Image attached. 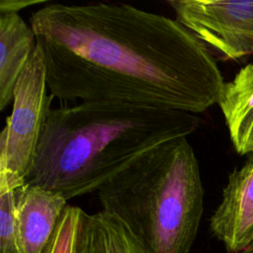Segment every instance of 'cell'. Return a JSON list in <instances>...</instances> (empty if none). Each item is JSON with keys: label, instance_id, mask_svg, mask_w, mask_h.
<instances>
[{"label": "cell", "instance_id": "5", "mask_svg": "<svg viewBox=\"0 0 253 253\" xmlns=\"http://www.w3.org/2000/svg\"><path fill=\"white\" fill-rule=\"evenodd\" d=\"M175 19L223 58L253 54V1L168 0Z\"/></svg>", "mask_w": 253, "mask_h": 253}, {"label": "cell", "instance_id": "14", "mask_svg": "<svg viewBox=\"0 0 253 253\" xmlns=\"http://www.w3.org/2000/svg\"><path fill=\"white\" fill-rule=\"evenodd\" d=\"M238 253H253V243L249 247H247L246 249H244Z\"/></svg>", "mask_w": 253, "mask_h": 253}, {"label": "cell", "instance_id": "8", "mask_svg": "<svg viewBox=\"0 0 253 253\" xmlns=\"http://www.w3.org/2000/svg\"><path fill=\"white\" fill-rule=\"evenodd\" d=\"M37 46V37L19 13L0 14V111L13 102L15 85Z\"/></svg>", "mask_w": 253, "mask_h": 253}, {"label": "cell", "instance_id": "1", "mask_svg": "<svg viewBox=\"0 0 253 253\" xmlns=\"http://www.w3.org/2000/svg\"><path fill=\"white\" fill-rule=\"evenodd\" d=\"M30 25L49 94L64 104L115 102L203 113L225 81L209 47L176 19L126 3H51Z\"/></svg>", "mask_w": 253, "mask_h": 253}, {"label": "cell", "instance_id": "7", "mask_svg": "<svg viewBox=\"0 0 253 253\" xmlns=\"http://www.w3.org/2000/svg\"><path fill=\"white\" fill-rule=\"evenodd\" d=\"M18 253H41L67 207L59 193L26 183L15 190Z\"/></svg>", "mask_w": 253, "mask_h": 253}, {"label": "cell", "instance_id": "9", "mask_svg": "<svg viewBox=\"0 0 253 253\" xmlns=\"http://www.w3.org/2000/svg\"><path fill=\"white\" fill-rule=\"evenodd\" d=\"M217 105L236 152H253V63L243 66L224 83Z\"/></svg>", "mask_w": 253, "mask_h": 253}, {"label": "cell", "instance_id": "12", "mask_svg": "<svg viewBox=\"0 0 253 253\" xmlns=\"http://www.w3.org/2000/svg\"><path fill=\"white\" fill-rule=\"evenodd\" d=\"M15 190L0 192V253H18Z\"/></svg>", "mask_w": 253, "mask_h": 253}, {"label": "cell", "instance_id": "10", "mask_svg": "<svg viewBox=\"0 0 253 253\" xmlns=\"http://www.w3.org/2000/svg\"><path fill=\"white\" fill-rule=\"evenodd\" d=\"M77 253H151L117 216L83 212Z\"/></svg>", "mask_w": 253, "mask_h": 253}, {"label": "cell", "instance_id": "6", "mask_svg": "<svg viewBox=\"0 0 253 253\" xmlns=\"http://www.w3.org/2000/svg\"><path fill=\"white\" fill-rule=\"evenodd\" d=\"M210 228L228 253H238L253 243V156L229 173Z\"/></svg>", "mask_w": 253, "mask_h": 253}, {"label": "cell", "instance_id": "13", "mask_svg": "<svg viewBox=\"0 0 253 253\" xmlns=\"http://www.w3.org/2000/svg\"><path fill=\"white\" fill-rule=\"evenodd\" d=\"M39 3L40 1H33V0H1L0 14L18 13L23 8H26L28 6H33Z\"/></svg>", "mask_w": 253, "mask_h": 253}, {"label": "cell", "instance_id": "3", "mask_svg": "<svg viewBox=\"0 0 253 253\" xmlns=\"http://www.w3.org/2000/svg\"><path fill=\"white\" fill-rule=\"evenodd\" d=\"M97 193L103 211L121 219L151 253L190 252L205 191L188 137L143 153Z\"/></svg>", "mask_w": 253, "mask_h": 253}, {"label": "cell", "instance_id": "11", "mask_svg": "<svg viewBox=\"0 0 253 253\" xmlns=\"http://www.w3.org/2000/svg\"><path fill=\"white\" fill-rule=\"evenodd\" d=\"M83 212L82 209L67 205L52 236L41 253H77Z\"/></svg>", "mask_w": 253, "mask_h": 253}, {"label": "cell", "instance_id": "4", "mask_svg": "<svg viewBox=\"0 0 253 253\" xmlns=\"http://www.w3.org/2000/svg\"><path fill=\"white\" fill-rule=\"evenodd\" d=\"M42 47L38 43L15 85L13 109L0 134V192L26 184L52 100Z\"/></svg>", "mask_w": 253, "mask_h": 253}, {"label": "cell", "instance_id": "2", "mask_svg": "<svg viewBox=\"0 0 253 253\" xmlns=\"http://www.w3.org/2000/svg\"><path fill=\"white\" fill-rule=\"evenodd\" d=\"M194 114L115 102H80L51 108L26 183L67 201L97 192L155 146L188 137Z\"/></svg>", "mask_w": 253, "mask_h": 253}]
</instances>
